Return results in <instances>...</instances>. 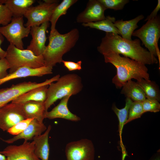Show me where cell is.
Masks as SVG:
<instances>
[{
    "label": "cell",
    "instance_id": "7c38bea8",
    "mask_svg": "<svg viewBox=\"0 0 160 160\" xmlns=\"http://www.w3.org/2000/svg\"><path fill=\"white\" fill-rule=\"evenodd\" d=\"M34 147L33 141L30 142L24 140L19 145L7 146L0 153L6 157V160H41L35 154Z\"/></svg>",
    "mask_w": 160,
    "mask_h": 160
},
{
    "label": "cell",
    "instance_id": "7a4b0ae2",
    "mask_svg": "<svg viewBox=\"0 0 160 160\" xmlns=\"http://www.w3.org/2000/svg\"><path fill=\"white\" fill-rule=\"evenodd\" d=\"M106 63L112 64L116 69V75L112 80L116 87H122L128 80L132 79L137 81L143 79L150 80L148 69L145 65L119 54L111 52L103 55Z\"/></svg>",
    "mask_w": 160,
    "mask_h": 160
},
{
    "label": "cell",
    "instance_id": "5bb4252c",
    "mask_svg": "<svg viewBox=\"0 0 160 160\" xmlns=\"http://www.w3.org/2000/svg\"><path fill=\"white\" fill-rule=\"evenodd\" d=\"M49 25V21H47L39 26L31 28L30 33L32 39L26 49L32 51L36 56L42 55L46 49V32Z\"/></svg>",
    "mask_w": 160,
    "mask_h": 160
},
{
    "label": "cell",
    "instance_id": "d6a6232c",
    "mask_svg": "<svg viewBox=\"0 0 160 160\" xmlns=\"http://www.w3.org/2000/svg\"><path fill=\"white\" fill-rule=\"evenodd\" d=\"M62 63L64 65L69 71L75 70H80L81 69V64L82 61L79 60L76 63L70 61L63 60Z\"/></svg>",
    "mask_w": 160,
    "mask_h": 160
},
{
    "label": "cell",
    "instance_id": "83f0119b",
    "mask_svg": "<svg viewBox=\"0 0 160 160\" xmlns=\"http://www.w3.org/2000/svg\"><path fill=\"white\" fill-rule=\"evenodd\" d=\"M143 113L142 102H133L129 110L128 118L125 124L140 118Z\"/></svg>",
    "mask_w": 160,
    "mask_h": 160
},
{
    "label": "cell",
    "instance_id": "ba28073f",
    "mask_svg": "<svg viewBox=\"0 0 160 160\" xmlns=\"http://www.w3.org/2000/svg\"><path fill=\"white\" fill-rule=\"evenodd\" d=\"M30 30L31 28L24 25L23 16L12 17L10 23L0 27L1 33L10 44L20 49H24L23 39L28 36Z\"/></svg>",
    "mask_w": 160,
    "mask_h": 160
},
{
    "label": "cell",
    "instance_id": "836d02e7",
    "mask_svg": "<svg viewBox=\"0 0 160 160\" xmlns=\"http://www.w3.org/2000/svg\"><path fill=\"white\" fill-rule=\"evenodd\" d=\"M9 68V64L6 59L5 58L0 59V80L8 75L7 70Z\"/></svg>",
    "mask_w": 160,
    "mask_h": 160
},
{
    "label": "cell",
    "instance_id": "74e56055",
    "mask_svg": "<svg viewBox=\"0 0 160 160\" xmlns=\"http://www.w3.org/2000/svg\"><path fill=\"white\" fill-rule=\"evenodd\" d=\"M4 105H5V104H4V103H2L0 101V107Z\"/></svg>",
    "mask_w": 160,
    "mask_h": 160
},
{
    "label": "cell",
    "instance_id": "4316f807",
    "mask_svg": "<svg viewBox=\"0 0 160 160\" xmlns=\"http://www.w3.org/2000/svg\"><path fill=\"white\" fill-rule=\"evenodd\" d=\"M124 107L121 109L118 108L115 104H113L112 109L117 116L119 121V131L120 136L123 128L127 121L130 107L133 102L130 99L126 98Z\"/></svg>",
    "mask_w": 160,
    "mask_h": 160
},
{
    "label": "cell",
    "instance_id": "30bf717a",
    "mask_svg": "<svg viewBox=\"0 0 160 160\" xmlns=\"http://www.w3.org/2000/svg\"><path fill=\"white\" fill-rule=\"evenodd\" d=\"M67 160H94L95 147L92 141L83 139L70 142L65 147Z\"/></svg>",
    "mask_w": 160,
    "mask_h": 160
},
{
    "label": "cell",
    "instance_id": "1f68e13d",
    "mask_svg": "<svg viewBox=\"0 0 160 160\" xmlns=\"http://www.w3.org/2000/svg\"><path fill=\"white\" fill-rule=\"evenodd\" d=\"M33 119H27L16 124L7 131L9 134L17 135L22 132L28 126Z\"/></svg>",
    "mask_w": 160,
    "mask_h": 160
},
{
    "label": "cell",
    "instance_id": "603a6c76",
    "mask_svg": "<svg viewBox=\"0 0 160 160\" xmlns=\"http://www.w3.org/2000/svg\"><path fill=\"white\" fill-rule=\"evenodd\" d=\"M34 0H6L4 4L13 17L23 16L28 9L34 3Z\"/></svg>",
    "mask_w": 160,
    "mask_h": 160
},
{
    "label": "cell",
    "instance_id": "4dcf8cb0",
    "mask_svg": "<svg viewBox=\"0 0 160 160\" xmlns=\"http://www.w3.org/2000/svg\"><path fill=\"white\" fill-rule=\"evenodd\" d=\"M142 104L144 113L147 112L156 113L160 111V104L157 100L146 98Z\"/></svg>",
    "mask_w": 160,
    "mask_h": 160
},
{
    "label": "cell",
    "instance_id": "9a60e30c",
    "mask_svg": "<svg viewBox=\"0 0 160 160\" xmlns=\"http://www.w3.org/2000/svg\"><path fill=\"white\" fill-rule=\"evenodd\" d=\"M71 96L69 95L64 97L61 99L60 103L51 111H46L44 118L50 119L61 118L73 121H80V117L71 113L68 108V100Z\"/></svg>",
    "mask_w": 160,
    "mask_h": 160
},
{
    "label": "cell",
    "instance_id": "ac0fdd59",
    "mask_svg": "<svg viewBox=\"0 0 160 160\" xmlns=\"http://www.w3.org/2000/svg\"><path fill=\"white\" fill-rule=\"evenodd\" d=\"M49 125L44 133L33 137L34 153L36 156L41 160H48L49 154V146L48 138L51 129Z\"/></svg>",
    "mask_w": 160,
    "mask_h": 160
},
{
    "label": "cell",
    "instance_id": "d6986e66",
    "mask_svg": "<svg viewBox=\"0 0 160 160\" xmlns=\"http://www.w3.org/2000/svg\"><path fill=\"white\" fill-rule=\"evenodd\" d=\"M144 17L143 15H141L129 20L124 21L121 20L116 21L114 25L118 29L122 38L131 41L132 40L131 36L133 32L138 27L137 23Z\"/></svg>",
    "mask_w": 160,
    "mask_h": 160
},
{
    "label": "cell",
    "instance_id": "8992f818",
    "mask_svg": "<svg viewBox=\"0 0 160 160\" xmlns=\"http://www.w3.org/2000/svg\"><path fill=\"white\" fill-rule=\"evenodd\" d=\"M132 36L138 37L153 56L157 57L156 47L160 37L159 16L147 21L139 29L134 31Z\"/></svg>",
    "mask_w": 160,
    "mask_h": 160
},
{
    "label": "cell",
    "instance_id": "7402d4cb",
    "mask_svg": "<svg viewBox=\"0 0 160 160\" xmlns=\"http://www.w3.org/2000/svg\"><path fill=\"white\" fill-rule=\"evenodd\" d=\"M122 87L121 93L133 102H142L146 98L142 88L132 80H128Z\"/></svg>",
    "mask_w": 160,
    "mask_h": 160
},
{
    "label": "cell",
    "instance_id": "52a82bcc",
    "mask_svg": "<svg viewBox=\"0 0 160 160\" xmlns=\"http://www.w3.org/2000/svg\"><path fill=\"white\" fill-rule=\"evenodd\" d=\"M36 6H31L27 10L24 16L27 18L25 26L31 28L39 26L49 21L52 13L59 4L57 0H44Z\"/></svg>",
    "mask_w": 160,
    "mask_h": 160
},
{
    "label": "cell",
    "instance_id": "d590c367",
    "mask_svg": "<svg viewBox=\"0 0 160 160\" xmlns=\"http://www.w3.org/2000/svg\"><path fill=\"white\" fill-rule=\"evenodd\" d=\"M4 41V37L0 31V59L5 57L6 51L1 47V45Z\"/></svg>",
    "mask_w": 160,
    "mask_h": 160
},
{
    "label": "cell",
    "instance_id": "5b68a950",
    "mask_svg": "<svg viewBox=\"0 0 160 160\" xmlns=\"http://www.w3.org/2000/svg\"><path fill=\"white\" fill-rule=\"evenodd\" d=\"M6 51L5 58L9 64V73L22 67L35 68L45 66L42 55L36 56L30 50L19 49L10 44Z\"/></svg>",
    "mask_w": 160,
    "mask_h": 160
},
{
    "label": "cell",
    "instance_id": "f1b7e54d",
    "mask_svg": "<svg viewBox=\"0 0 160 160\" xmlns=\"http://www.w3.org/2000/svg\"><path fill=\"white\" fill-rule=\"evenodd\" d=\"M6 0H0V25L5 26L11 22L12 15L4 4Z\"/></svg>",
    "mask_w": 160,
    "mask_h": 160
},
{
    "label": "cell",
    "instance_id": "9c48e42d",
    "mask_svg": "<svg viewBox=\"0 0 160 160\" xmlns=\"http://www.w3.org/2000/svg\"><path fill=\"white\" fill-rule=\"evenodd\" d=\"M60 77L57 74L49 79L40 83L35 82L24 81L15 85H12L9 87L0 89V101L6 104L10 101L34 89L57 81Z\"/></svg>",
    "mask_w": 160,
    "mask_h": 160
},
{
    "label": "cell",
    "instance_id": "3957f363",
    "mask_svg": "<svg viewBox=\"0 0 160 160\" xmlns=\"http://www.w3.org/2000/svg\"><path fill=\"white\" fill-rule=\"evenodd\" d=\"M79 37L77 28L64 34L60 33L56 29L51 30L48 44L42 55L45 65L53 68L62 63L63 55L75 46Z\"/></svg>",
    "mask_w": 160,
    "mask_h": 160
},
{
    "label": "cell",
    "instance_id": "484cf974",
    "mask_svg": "<svg viewBox=\"0 0 160 160\" xmlns=\"http://www.w3.org/2000/svg\"><path fill=\"white\" fill-rule=\"evenodd\" d=\"M77 0H63L54 9L49 21L51 24V30L55 28L56 23L61 16L65 15L68 9L77 1Z\"/></svg>",
    "mask_w": 160,
    "mask_h": 160
},
{
    "label": "cell",
    "instance_id": "277c9868",
    "mask_svg": "<svg viewBox=\"0 0 160 160\" xmlns=\"http://www.w3.org/2000/svg\"><path fill=\"white\" fill-rule=\"evenodd\" d=\"M56 81L50 84L47 89V98L44 103L46 111L57 100L68 95H76L83 88L81 77L76 74L65 75Z\"/></svg>",
    "mask_w": 160,
    "mask_h": 160
},
{
    "label": "cell",
    "instance_id": "f546056e",
    "mask_svg": "<svg viewBox=\"0 0 160 160\" xmlns=\"http://www.w3.org/2000/svg\"><path fill=\"white\" fill-rule=\"evenodd\" d=\"M107 9L120 10L129 2V0H98Z\"/></svg>",
    "mask_w": 160,
    "mask_h": 160
},
{
    "label": "cell",
    "instance_id": "2e32d148",
    "mask_svg": "<svg viewBox=\"0 0 160 160\" xmlns=\"http://www.w3.org/2000/svg\"><path fill=\"white\" fill-rule=\"evenodd\" d=\"M53 68L44 66L38 68L28 67L20 68L14 72L8 73L4 78L0 80V85L10 80L28 76H41L52 73Z\"/></svg>",
    "mask_w": 160,
    "mask_h": 160
},
{
    "label": "cell",
    "instance_id": "8fae6325",
    "mask_svg": "<svg viewBox=\"0 0 160 160\" xmlns=\"http://www.w3.org/2000/svg\"><path fill=\"white\" fill-rule=\"evenodd\" d=\"M26 119L23 104L11 102L0 107V129L3 131Z\"/></svg>",
    "mask_w": 160,
    "mask_h": 160
},
{
    "label": "cell",
    "instance_id": "8d00e7d4",
    "mask_svg": "<svg viewBox=\"0 0 160 160\" xmlns=\"http://www.w3.org/2000/svg\"><path fill=\"white\" fill-rule=\"evenodd\" d=\"M6 157L0 153V160H6Z\"/></svg>",
    "mask_w": 160,
    "mask_h": 160
},
{
    "label": "cell",
    "instance_id": "44dd1931",
    "mask_svg": "<svg viewBox=\"0 0 160 160\" xmlns=\"http://www.w3.org/2000/svg\"><path fill=\"white\" fill-rule=\"evenodd\" d=\"M49 85L36 88L17 97L11 102L23 104L29 101L44 102L47 96Z\"/></svg>",
    "mask_w": 160,
    "mask_h": 160
},
{
    "label": "cell",
    "instance_id": "e0dca14e",
    "mask_svg": "<svg viewBox=\"0 0 160 160\" xmlns=\"http://www.w3.org/2000/svg\"><path fill=\"white\" fill-rule=\"evenodd\" d=\"M47 129L43 123L33 119L27 127L20 133L13 137L7 140L1 138L3 141L8 143H12L20 139H23L26 141L33 140L35 136L40 135Z\"/></svg>",
    "mask_w": 160,
    "mask_h": 160
},
{
    "label": "cell",
    "instance_id": "ffe728a7",
    "mask_svg": "<svg viewBox=\"0 0 160 160\" xmlns=\"http://www.w3.org/2000/svg\"><path fill=\"white\" fill-rule=\"evenodd\" d=\"M23 108L26 119H35L43 123L46 111L44 102L29 101L23 104Z\"/></svg>",
    "mask_w": 160,
    "mask_h": 160
},
{
    "label": "cell",
    "instance_id": "d4e9b609",
    "mask_svg": "<svg viewBox=\"0 0 160 160\" xmlns=\"http://www.w3.org/2000/svg\"><path fill=\"white\" fill-rule=\"evenodd\" d=\"M136 82L143 90L147 98L160 101L159 90L155 82L143 79L137 80Z\"/></svg>",
    "mask_w": 160,
    "mask_h": 160
},
{
    "label": "cell",
    "instance_id": "e575fe53",
    "mask_svg": "<svg viewBox=\"0 0 160 160\" xmlns=\"http://www.w3.org/2000/svg\"><path fill=\"white\" fill-rule=\"evenodd\" d=\"M160 9V0H158L157 5L151 14L146 17L145 21L150 20L155 18L157 16L158 12Z\"/></svg>",
    "mask_w": 160,
    "mask_h": 160
},
{
    "label": "cell",
    "instance_id": "4fadbf2b",
    "mask_svg": "<svg viewBox=\"0 0 160 160\" xmlns=\"http://www.w3.org/2000/svg\"><path fill=\"white\" fill-rule=\"evenodd\" d=\"M106 9L98 0H89L84 10L78 15L76 22L85 23L104 20L105 18L104 12Z\"/></svg>",
    "mask_w": 160,
    "mask_h": 160
},
{
    "label": "cell",
    "instance_id": "6da1fadb",
    "mask_svg": "<svg viewBox=\"0 0 160 160\" xmlns=\"http://www.w3.org/2000/svg\"><path fill=\"white\" fill-rule=\"evenodd\" d=\"M97 50L103 55L111 52L121 54L145 65L158 62L156 57L141 47L139 39L127 40L113 33H106Z\"/></svg>",
    "mask_w": 160,
    "mask_h": 160
},
{
    "label": "cell",
    "instance_id": "cb8c5ba5",
    "mask_svg": "<svg viewBox=\"0 0 160 160\" xmlns=\"http://www.w3.org/2000/svg\"><path fill=\"white\" fill-rule=\"evenodd\" d=\"M116 21L114 17L108 16L103 20L97 22L82 23L85 27H89L104 31L106 33H111L120 34L118 29L114 26V23Z\"/></svg>",
    "mask_w": 160,
    "mask_h": 160
}]
</instances>
